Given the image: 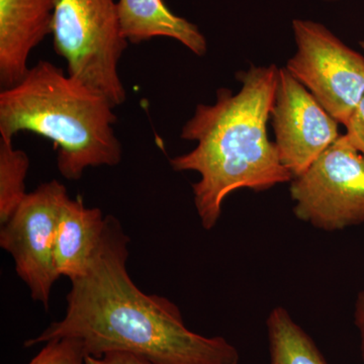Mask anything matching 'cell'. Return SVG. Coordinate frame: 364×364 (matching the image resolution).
Masks as SVG:
<instances>
[{"label": "cell", "instance_id": "1", "mask_svg": "<svg viewBox=\"0 0 364 364\" xmlns=\"http://www.w3.org/2000/svg\"><path fill=\"white\" fill-rule=\"evenodd\" d=\"M129 244L119 220L107 215L87 272L71 282L65 315L25 346L73 338L92 358L121 351L153 364H239L240 353L231 342L191 331L176 304L136 287L127 267Z\"/></svg>", "mask_w": 364, "mask_h": 364}, {"label": "cell", "instance_id": "2", "mask_svg": "<svg viewBox=\"0 0 364 364\" xmlns=\"http://www.w3.org/2000/svg\"><path fill=\"white\" fill-rule=\"evenodd\" d=\"M279 69L270 64L237 72L241 90L233 93L220 88L214 104L196 105L182 127L181 138L196 146L170 159V165L176 171L200 174L191 188L207 231L217 226L223 205L234 191L260 193L294 179L267 133Z\"/></svg>", "mask_w": 364, "mask_h": 364}, {"label": "cell", "instance_id": "3", "mask_svg": "<svg viewBox=\"0 0 364 364\" xmlns=\"http://www.w3.org/2000/svg\"><path fill=\"white\" fill-rule=\"evenodd\" d=\"M114 107L100 90L43 60L1 90L0 136L14 140L20 132H32L52 141L60 174L79 181L90 167L121 162Z\"/></svg>", "mask_w": 364, "mask_h": 364}, {"label": "cell", "instance_id": "4", "mask_svg": "<svg viewBox=\"0 0 364 364\" xmlns=\"http://www.w3.org/2000/svg\"><path fill=\"white\" fill-rule=\"evenodd\" d=\"M51 35L67 73L104 93L114 107L124 104L119 65L128 41L117 0H57Z\"/></svg>", "mask_w": 364, "mask_h": 364}, {"label": "cell", "instance_id": "5", "mask_svg": "<svg viewBox=\"0 0 364 364\" xmlns=\"http://www.w3.org/2000/svg\"><path fill=\"white\" fill-rule=\"evenodd\" d=\"M294 214L325 232L364 223V156L341 135L291 181Z\"/></svg>", "mask_w": 364, "mask_h": 364}, {"label": "cell", "instance_id": "6", "mask_svg": "<svg viewBox=\"0 0 364 364\" xmlns=\"http://www.w3.org/2000/svg\"><path fill=\"white\" fill-rule=\"evenodd\" d=\"M293 33L296 49L287 70L346 126L364 97V57L318 21L296 18Z\"/></svg>", "mask_w": 364, "mask_h": 364}, {"label": "cell", "instance_id": "7", "mask_svg": "<svg viewBox=\"0 0 364 364\" xmlns=\"http://www.w3.org/2000/svg\"><path fill=\"white\" fill-rule=\"evenodd\" d=\"M69 195L58 181L45 182L28 193L4 225L0 247L13 257L18 277L35 301L49 306L60 275L55 263L57 225Z\"/></svg>", "mask_w": 364, "mask_h": 364}, {"label": "cell", "instance_id": "8", "mask_svg": "<svg viewBox=\"0 0 364 364\" xmlns=\"http://www.w3.org/2000/svg\"><path fill=\"white\" fill-rule=\"evenodd\" d=\"M270 119L280 161L294 178L341 136L338 122L286 67L279 69Z\"/></svg>", "mask_w": 364, "mask_h": 364}, {"label": "cell", "instance_id": "9", "mask_svg": "<svg viewBox=\"0 0 364 364\" xmlns=\"http://www.w3.org/2000/svg\"><path fill=\"white\" fill-rule=\"evenodd\" d=\"M57 0H0V85L9 88L28 71L31 53L52 33Z\"/></svg>", "mask_w": 364, "mask_h": 364}, {"label": "cell", "instance_id": "10", "mask_svg": "<svg viewBox=\"0 0 364 364\" xmlns=\"http://www.w3.org/2000/svg\"><path fill=\"white\" fill-rule=\"evenodd\" d=\"M107 215L86 207L77 196L66 198L60 213L55 240V263L60 277L80 279L87 272L104 234Z\"/></svg>", "mask_w": 364, "mask_h": 364}, {"label": "cell", "instance_id": "11", "mask_svg": "<svg viewBox=\"0 0 364 364\" xmlns=\"http://www.w3.org/2000/svg\"><path fill=\"white\" fill-rule=\"evenodd\" d=\"M117 11L128 43L169 38L196 56H205L208 51L207 39L198 26L172 13L163 0H117Z\"/></svg>", "mask_w": 364, "mask_h": 364}, {"label": "cell", "instance_id": "12", "mask_svg": "<svg viewBox=\"0 0 364 364\" xmlns=\"http://www.w3.org/2000/svg\"><path fill=\"white\" fill-rule=\"evenodd\" d=\"M269 364H329L317 344L284 306L267 318Z\"/></svg>", "mask_w": 364, "mask_h": 364}, {"label": "cell", "instance_id": "13", "mask_svg": "<svg viewBox=\"0 0 364 364\" xmlns=\"http://www.w3.org/2000/svg\"><path fill=\"white\" fill-rule=\"evenodd\" d=\"M30 159L25 151L14 148L13 140L0 136V225H4L28 193L26 178Z\"/></svg>", "mask_w": 364, "mask_h": 364}, {"label": "cell", "instance_id": "14", "mask_svg": "<svg viewBox=\"0 0 364 364\" xmlns=\"http://www.w3.org/2000/svg\"><path fill=\"white\" fill-rule=\"evenodd\" d=\"M44 344L28 364H85L88 355L77 339H54Z\"/></svg>", "mask_w": 364, "mask_h": 364}, {"label": "cell", "instance_id": "15", "mask_svg": "<svg viewBox=\"0 0 364 364\" xmlns=\"http://www.w3.org/2000/svg\"><path fill=\"white\" fill-rule=\"evenodd\" d=\"M345 128H346L345 135L352 145L364 156V97Z\"/></svg>", "mask_w": 364, "mask_h": 364}, {"label": "cell", "instance_id": "16", "mask_svg": "<svg viewBox=\"0 0 364 364\" xmlns=\"http://www.w3.org/2000/svg\"><path fill=\"white\" fill-rule=\"evenodd\" d=\"M85 364H153L149 360L128 352H109L100 358L87 356Z\"/></svg>", "mask_w": 364, "mask_h": 364}, {"label": "cell", "instance_id": "17", "mask_svg": "<svg viewBox=\"0 0 364 364\" xmlns=\"http://www.w3.org/2000/svg\"><path fill=\"white\" fill-rule=\"evenodd\" d=\"M354 325L358 329L361 359L364 363V291H359L354 304Z\"/></svg>", "mask_w": 364, "mask_h": 364}, {"label": "cell", "instance_id": "18", "mask_svg": "<svg viewBox=\"0 0 364 364\" xmlns=\"http://www.w3.org/2000/svg\"><path fill=\"white\" fill-rule=\"evenodd\" d=\"M359 45H360V47L363 48V50L364 51V40L361 41V42L359 43Z\"/></svg>", "mask_w": 364, "mask_h": 364}, {"label": "cell", "instance_id": "19", "mask_svg": "<svg viewBox=\"0 0 364 364\" xmlns=\"http://www.w3.org/2000/svg\"><path fill=\"white\" fill-rule=\"evenodd\" d=\"M324 1H337V0H324Z\"/></svg>", "mask_w": 364, "mask_h": 364}]
</instances>
